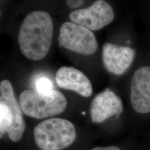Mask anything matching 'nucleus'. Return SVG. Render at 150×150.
<instances>
[{"label":"nucleus","instance_id":"f257e3e1","mask_svg":"<svg viewBox=\"0 0 150 150\" xmlns=\"http://www.w3.org/2000/svg\"><path fill=\"white\" fill-rule=\"evenodd\" d=\"M54 26L50 14L35 11L29 13L21 24L18 33L20 51L27 59L40 61L51 48Z\"/></svg>","mask_w":150,"mask_h":150},{"label":"nucleus","instance_id":"f03ea898","mask_svg":"<svg viewBox=\"0 0 150 150\" xmlns=\"http://www.w3.org/2000/svg\"><path fill=\"white\" fill-rule=\"evenodd\" d=\"M36 145L42 150H62L76 139L74 125L69 120L54 117L41 122L33 131Z\"/></svg>","mask_w":150,"mask_h":150},{"label":"nucleus","instance_id":"7ed1b4c3","mask_svg":"<svg viewBox=\"0 0 150 150\" xmlns=\"http://www.w3.org/2000/svg\"><path fill=\"white\" fill-rule=\"evenodd\" d=\"M19 104L25 115L43 119L62 113L66 108L67 101L64 95L56 90L47 94L26 90L20 95Z\"/></svg>","mask_w":150,"mask_h":150},{"label":"nucleus","instance_id":"20e7f679","mask_svg":"<svg viewBox=\"0 0 150 150\" xmlns=\"http://www.w3.org/2000/svg\"><path fill=\"white\" fill-rule=\"evenodd\" d=\"M59 43L61 47L83 55H92L98 48L93 31L72 22H66L61 25Z\"/></svg>","mask_w":150,"mask_h":150},{"label":"nucleus","instance_id":"39448f33","mask_svg":"<svg viewBox=\"0 0 150 150\" xmlns=\"http://www.w3.org/2000/svg\"><path fill=\"white\" fill-rule=\"evenodd\" d=\"M114 11L109 4L104 0H97L91 6L71 12V22L91 31H98L113 21Z\"/></svg>","mask_w":150,"mask_h":150},{"label":"nucleus","instance_id":"423d86ee","mask_svg":"<svg viewBox=\"0 0 150 150\" xmlns=\"http://www.w3.org/2000/svg\"><path fill=\"white\" fill-rule=\"evenodd\" d=\"M130 99L137 112H150V66H142L135 71L131 82Z\"/></svg>","mask_w":150,"mask_h":150},{"label":"nucleus","instance_id":"0eeeda50","mask_svg":"<svg viewBox=\"0 0 150 150\" xmlns=\"http://www.w3.org/2000/svg\"><path fill=\"white\" fill-rule=\"evenodd\" d=\"M123 110L121 99L114 92L106 88L92 101L90 107L91 121L96 124L102 123L112 116L118 117Z\"/></svg>","mask_w":150,"mask_h":150},{"label":"nucleus","instance_id":"6e6552de","mask_svg":"<svg viewBox=\"0 0 150 150\" xmlns=\"http://www.w3.org/2000/svg\"><path fill=\"white\" fill-rule=\"evenodd\" d=\"M135 53L131 47L105 43L102 48V61L108 72L122 75L128 70L134 61Z\"/></svg>","mask_w":150,"mask_h":150},{"label":"nucleus","instance_id":"1a4fd4ad","mask_svg":"<svg viewBox=\"0 0 150 150\" xmlns=\"http://www.w3.org/2000/svg\"><path fill=\"white\" fill-rule=\"evenodd\" d=\"M0 102L4 103L10 108L13 115V124L8 131V136L13 142L21 140L26 129L22 110L15 96L13 86L8 80H3L0 83Z\"/></svg>","mask_w":150,"mask_h":150},{"label":"nucleus","instance_id":"9d476101","mask_svg":"<svg viewBox=\"0 0 150 150\" xmlns=\"http://www.w3.org/2000/svg\"><path fill=\"white\" fill-rule=\"evenodd\" d=\"M56 81L61 88L70 90L84 97L93 93V86L88 78L80 70L72 67H61L56 74Z\"/></svg>","mask_w":150,"mask_h":150},{"label":"nucleus","instance_id":"9b49d317","mask_svg":"<svg viewBox=\"0 0 150 150\" xmlns=\"http://www.w3.org/2000/svg\"><path fill=\"white\" fill-rule=\"evenodd\" d=\"M13 124V115L10 108L3 102H0V137L8 133Z\"/></svg>","mask_w":150,"mask_h":150},{"label":"nucleus","instance_id":"f8f14e48","mask_svg":"<svg viewBox=\"0 0 150 150\" xmlns=\"http://www.w3.org/2000/svg\"><path fill=\"white\" fill-rule=\"evenodd\" d=\"M35 91L42 94H47L55 90L54 83L50 78L45 75H37L33 81Z\"/></svg>","mask_w":150,"mask_h":150},{"label":"nucleus","instance_id":"ddd939ff","mask_svg":"<svg viewBox=\"0 0 150 150\" xmlns=\"http://www.w3.org/2000/svg\"><path fill=\"white\" fill-rule=\"evenodd\" d=\"M83 2V0H66L67 4L71 8H77Z\"/></svg>","mask_w":150,"mask_h":150},{"label":"nucleus","instance_id":"4468645a","mask_svg":"<svg viewBox=\"0 0 150 150\" xmlns=\"http://www.w3.org/2000/svg\"><path fill=\"white\" fill-rule=\"evenodd\" d=\"M91 150H121L119 147L115 146H108V147H98L92 149Z\"/></svg>","mask_w":150,"mask_h":150}]
</instances>
